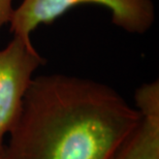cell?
Listing matches in <instances>:
<instances>
[{"instance_id": "obj_6", "label": "cell", "mask_w": 159, "mask_h": 159, "mask_svg": "<svg viewBox=\"0 0 159 159\" xmlns=\"http://www.w3.org/2000/svg\"><path fill=\"white\" fill-rule=\"evenodd\" d=\"M3 142L0 141V159H3Z\"/></svg>"}, {"instance_id": "obj_4", "label": "cell", "mask_w": 159, "mask_h": 159, "mask_svg": "<svg viewBox=\"0 0 159 159\" xmlns=\"http://www.w3.org/2000/svg\"><path fill=\"white\" fill-rule=\"evenodd\" d=\"M141 122L111 159H159V82L145 83L134 93Z\"/></svg>"}, {"instance_id": "obj_3", "label": "cell", "mask_w": 159, "mask_h": 159, "mask_svg": "<svg viewBox=\"0 0 159 159\" xmlns=\"http://www.w3.org/2000/svg\"><path fill=\"white\" fill-rule=\"evenodd\" d=\"M44 63L32 41L14 35L0 49V141L3 142L20 112L34 74Z\"/></svg>"}, {"instance_id": "obj_2", "label": "cell", "mask_w": 159, "mask_h": 159, "mask_svg": "<svg viewBox=\"0 0 159 159\" xmlns=\"http://www.w3.org/2000/svg\"><path fill=\"white\" fill-rule=\"evenodd\" d=\"M80 4H97L111 11L112 23L131 34H144L153 26L156 11L153 0H23L11 18L12 35L31 41L41 24H49Z\"/></svg>"}, {"instance_id": "obj_1", "label": "cell", "mask_w": 159, "mask_h": 159, "mask_svg": "<svg viewBox=\"0 0 159 159\" xmlns=\"http://www.w3.org/2000/svg\"><path fill=\"white\" fill-rule=\"evenodd\" d=\"M142 115L94 80L36 75L3 145V159H111Z\"/></svg>"}, {"instance_id": "obj_5", "label": "cell", "mask_w": 159, "mask_h": 159, "mask_svg": "<svg viewBox=\"0 0 159 159\" xmlns=\"http://www.w3.org/2000/svg\"><path fill=\"white\" fill-rule=\"evenodd\" d=\"M14 0H0V30L6 24H9L14 16Z\"/></svg>"}]
</instances>
